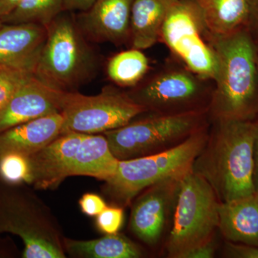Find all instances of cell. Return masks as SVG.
<instances>
[{
    "mask_svg": "<svg viewBox=\"0 0 258 258\" xmlns=\"http://www.w3.org/2000/svg\"><path fill=\"white\" fill-rule=\"evenodd\" d=\"M193 170L211 185L220 203L249 196L254 185V120H214Z\"/></svg>",
    "mask_w": 258,
    "mask_h": 258,
    "instance_id": "6da1fadb",
    "label": "cell"
},
{
    "mask_svg": "<svg viewBox=\"0 0 258 258\" xmlns=\"http://www.w3.org/2000/svg\"><path fill=\"white\" fill-rule=\"evenodd\" d=\"M218 67L208 113L213 120H252L258 116L257 46L247 28L214 36Z\"/></svg>",
    "mask_w": 258,
    "mask_h": 258,
    "instance_id": "7a4b0ae2",
    "label": "cell"
},
{
    "mask_svg": "<svg viewBox=\"0 0 258 258\" xmlns=\"http://www.w3.org/2000/svg\"><path fill=\"white\" fill-rule=\"evenodd\" d=\"M46 28V40L34 72L35 77L63 92H74L91 82L98 74L99 59L76 19L63 11Z\"/></svg>",
    "mask_w": 258,
    "mask_h": 258,
    "instance_id": "3957f363",
    "label": "cell"
},
{
    "mask_svg": "<svg viewBox=\"0 0 258 258\" xmlns=\"http://www.w3.org/2000/svg\"><path fill=\"white\" fill-rule=\"evenodd\" d=\"M206 123L189 137L162 152L120 160L114 175L106 181L108 194L117 203L128 205L136 196L168 178L184 176L208 142Z\"/></svg>",
    "mask_w": 258,
    "mask_h": 258,
    "instance_id": "277c9868",
    "label": "cell"
},
{
    "mask_svg": "<svg viewBox=\"0 0 258 258\" xmlns=\"http://www.w3.org/2000/svg\"><path fill=\"white\" fill-rule=\"evenodd\" d=\"M220 203L211 185L193 169L183 176L166 241L169 257L183 258L191 249L211 242L219 227Z\"/></svg>",
    "mask_w": 258,
    "mask_h": 258,
    "instance_id": "5b68a950",
    "label": "cell"
},
{
    "mask_svg": "<svg viewBox=\"0 0 258 258\" xmlns=\"http://www.w3.org/2000/svg\"><path fill=\"white\" fill-rule=\"evenodd\" d=\"M208 113V111L152 113L103 134L117 159H134L175 147L206 123Z\"/></svg>",
    "mask_w": 258,
    "mask_h": 258,
    "instance_id": "8992f818",
    "label": "cell"
},
{
    "mask_svg": "<svg viewBox=\"0 0 258 258\" xmlns=\"http://www.w3.org/2000/svg\"><path fill=\"white\" fill-rule=\"evenodd\" d=\"M160 40L186 69L213 82L218 67L217 54L212 33L195 0L176 2L163 25Z\"/></svg>",
    "mask_w": 258,
    "mask_h": 258,
    "instance_id": "52a82bcc",
    "label": "cell"
},
{
    "mask_svg": "<svg viewBox=\"0 0 258 258\" xmlns=\"http://www.w3.org/2000/svg\"><path fill=\"white\" fill-rule=\"evenodd\" d=\"M128 93L106 87L95 96L66 92L60 113L62 134L105 133L128 124L133 118L147 112Z\"/></svg>",
    "mask_w": 258,
    "mask_h": 258,
    "instance_id": "ba28073f",
    "label": "cell"
},
{
    "mask_svg": "<svg viewBox=\"0 0 258 258\" xmlns=\"http://www.w3.org/2000/svg\"><path fill=\"white\" fill-rule=\"evenodd\" d=\"M208 81L186 68L160 71L128 93V96L153 113H185L208 111L212 87Z\"/></svg>",
    "mask_w": 258,
    "mask_h": 258,
    "instance_id": "9c48e42d",
    "label": "cell"
},
{
    "mask_svg": "<svg viewBox=\"0 0 258 258\" xmlns=\"http://www.w3.org/2000/svg\"><path fill=\"white\" fill-rule=\"evenodd\" d=\"M3 232L14 234L22 239L24 258L66 257L53 229L20 197H0V233Z\"/></svg>",
    "mask_w": 258,
    "mask_h": 258,
    "instance_id": "30bf717a",
    "label": "cell"
},
{
    "mask_svg": "<svg viewBox=\"0 0 258 258\" xmlns=\"http://www.w3.org/2000/svg\"><path fill=\"white\" fill-rule=\"evenodd\" d=\"M184 176L168 178L153 184L134 203L131 230L142 242L155 244L160 240Z\"/></svg>",
    "mask_w": 258,
    "mask_h": 258,
    "instance_id": "8fae6325",
    "label": "cell"
},
{
    "mask_svg": "<svg viewBox=\"0 0 258 258\" xmlns=\"http://www.w3.org/2000/svg\"><path fill=\"white\" fill-rule=\"evenodd\" d=\"M64 93L32 76L0 113V133L45 115L60 113Z\"/></svg>",
    "mask_w": 258,
    "mask_h": 258,
    "instance_id": "7c38bea8",
    "label": "cell"
},
{
    "mask_svg": "<svg viewBox=\"0 0 258 258\" xmlns=\"http://www.w3.org/2000/svg\"><path fill=\"white\" fill-rule=\"evenodd\" d=\"M133 0H96L76 20L87 40L121 45L130 42Z\"/></svg>",
    "mask_w": 258,
    "mask_h": 258,
    "instance_id": "4fadbf2b",
    "label": "cell"
},
{
    "mask_svg": "<svg viewBox=\"0 0 258 258\" xmlns=\"http://www.w3.org/2000/svg\"><path fill=\"white\" fill-rule=\"evenodd\" d=\"M86 134L68 132L29 156L31 183L40 189L57 186L70 176L71 166Z\"/></svg>",
    "mask_w": 258,
    "mask_h": 258,
    "instance_id": "5bb4252c",
    "label": "cell"
},
{
    "mask_svg": "<svg viewBox=\"0 0 258 258\" xmlns=\"http://www.w3.org/2000/svg\"><path fill=\"white\" fill-rule=\"evenodd\" d=\"M47 37V28L37 23L3 24L0 28V68L35 72Z\"/></svg>",
    "mask_w": 258,
    "mask_h": 258,
    "instance_id": "9a60e30c",
    "label": "cell"
},
{
    "mask_svg": "<svg viewBox=\"0 0 258 258\" xmlns=\"http://www.w3.org/2000/svg\"><path fill=\"white\" fill-rule=\"evenodd\" d=\"M60 113L45 115L7 129L0 133V157L15 152L32 155L62 134Z\"/></svg>",
    "mask_w": 258,
    "mask_h": 258,
    "instance_id": "2e32d148",
    "label": "cell"
},
{
    "mask_svg": "<svg viewBox=\"0 0 258 258\" xmlns=\"http://www.w3.org/2000/svg\"><path fill=\"white\" fill-rule=\"evenodd\" d=\"M218 228L227 241L258 246V194L220 203Z\"/></svg>",
    "mask_w": 258,
    "mask_h": 258,
    "instance_id": "e0dca14e",
    "label": "cell"
},
{
    "mask_svg": "<svg viewBox=\"0 0 258 258\" xmlns=\"http://www.w3.org/2000/svg\"><path fill=\"white\" fill-rule=\"evenodd\" d=\"M177 0H133L131 10L132 47L146 50L160 40L163 25Z\"/></svg>",
    "mask_w": 258,
    "mask_h": 258,
    "instance_id": "ac0fdd59",
    "label": "cell"
},
{
    "mask_svg": "<svg viewBox=\"0 0 258 258\" xmlns=\"http://www.w3.org/2000/svg\"><path fill=\"white\" fill-rule=\"evenodd\" d=\"M119 159L105 135L86 134L71 166L70 176H89L107 181L114 175Z\"/></svg>",
    "mask_w": 258,
    "mask_h": 258,
    "instance_id": "d6986e66",
    "label": "cell"
},
{
    "mask_svg": "<svg viewBox=\"0 0 258 258\" xmlns=\"http://www.w3.org/2000/svg\"><path fill=\"white\" fill-rule=\"evenodd\" d=\"M214 36H223L247 28L249 0H195Z\"/></svg>",
    "mask_w": 258,
    "mask_h": 258,
    "instance_id": "ffe728a7",
    "label": "cell"
},
{
    "mask_svg": "<svg viewBox=\"0 0 258 258\" xmlns=\"http://www.w3.org/2000/svg\"><path fill=\"white\" fill-rule=\"evenodd\" d=\"M63 244L70 254L81 257L137 258L142 255L137 244L118 233L91 240L64 239Z\"/></svg>",
    "mask_w": 258,
    "mask_h": 258,
    "instance_id": "44dd1931",
    "label": "cell"
},
{
    "mask_svg": "<svg viewBox=\"0 0 258 258\" xmlns=\"http://www.w3.org/2000/svg\"><path fill=\"white\" fill-rule=\"evenodd\" d=\"M149 69V59L142 50L132 47L112 57L107 64L108 78L122 87H135Z\"/></svg>",
    "mask_w": 258,
    "mask_h": 258,
    "instance_id": "7402d4cb",
    "label": "cell"
},
{
    "mask_svg": "<svg viewBox=\"0 0 258 258\" xmlns=\"http://www.w3.org/2000/svg\"><path fill=\"white\" fill-rule=\"evenodd\" d=\"M62 10V0H23L9 15L4 24L37 23L47 27Z\"/></svg>",
    "mask_w": 258,
    "mask_h": 258,
    "instance_id": "603a6c76",
    "label": "cell"
},
{
    "mask_svg": "<svg viewBox=\"0 0 258 258\" xmlns=\"http://www.w3.org/2000/svg\"><path fill=\"white\" fill-rule=\"evenodd\" d=\"M0 177L8 184L31 183V169L28 156L15 152L1 156Z\"/></svg>",
    "mask_w": 258,
    "mask_h": 258,
    "instance_id": "cb8c5ba5",
    "label": "cell"
},
{
    "mask_svg": "<svg viewBox=\"0 0 258 258\" xmlns=\"http://www.w3.org/2000/svg\"><path fill=\"white\" fill-rule=\"evenodd\" d=\"M33 73L17 68H0V107L4 108Z\"/></svg>",
    "mask_w": 258,
    "mask_h": 258,
    "instance_id": "d4e9b609",
    "label": "cell"
},
{
    "mask_svg": "<svg viewBox=\"0 0 258 258\" xmlns=\"http://www.w3.org/2000/svg\"><path fill=\"white\" fill-rule=\"evenodd\" d=\"M123 222V209L116 207H107L96 216L97 227L106 235L118 233Z\"/></svg>",
    "mask_w": 258,
    "mask_h": 258,
    "instance_id": "484cf974",
    "label": "cell"
},
{
    "mask_svg": "<svg viewBox=\"0 0 258 258\" xmlns=\"http://www.w3.org/2000/svg\"><path fill=\"white\" fill-rule=\"evenodd\" d=\"M79 205L83 213L91 217L99 215L108 207L101 197L92 193L85 194L80 200Z\"/></svg>",
    "mask_w": 258,
    "mask_h": 258,
    "instance_id": "4316f807",
    "label": "cell"
},
{
    "mask_svg": "<svg viewBox=\"0 0 258 258\" xmlns=\"http://www.w3.org/2000/svg\"><path fill=\"white\" fill-rule=\"evenodd\" d=\"M224 254L232 258H258V246L227 241Z\"/></svg>",
    "mask_w": 258,
    "mask_h": 258,
    "instance_id": "83f0119b",
    "label": "cell"
},
{
    "mask_svg": "<svg viewBox=\"0 0 258 258\" xmlns=\"http://www.w3.org/2000/svg\"><path fill=\"white\" fill-rule=\"evenodd\" d=\"M247 29L258 48V0H249V15Z\"/></svg>",
    "mask_w": 258,
    "mask_h": 258,
    "instance_id": "f1b7e54d",
    "label": "cell"
},
{
    "mask_svg": "<svg viewBox=\"0 0 258 258\" xmlns=\"http://www.w3.org/2000/svg\"><path fill=\"white\" fill-rule=\"evenodd\" d=\"M215 247L213 240L191 249L183 258H212L215 255Z\"/></svg>",
    "mask_w": 258,
    "mask_h": 258,
    "instance_id": "f546056e",
    "label": "cell"
},
{
    "mask_svg": "<svg viewBox=\"0 0 258 258\" xmlns=\"http://www.w3.org/2000/svg\"><path fill=\"white\" fill-rule=\"evenodd\" d=\"M96 0H62L63 11L71 12L75 10L86 12L94 5Z\"/></svg>",
    "mask_w": 258,
    "mask_h": 258,
    "instance_id": "4dcf8cb0",
    "label": "cell"
},
{
    "mask_svg": "<svg viewBox=\"0 0 258 258\" xmlns=\"http://www.w3.org/2000/svg\"><path fill=\"white\" fill-rule=\"evenodd\" d=\"M254 121L256 131L254 142V185L255 192L258 194V116Z\"/></svg>",
    "mask_w": 258,
    "mask_h": 258,
    "instance_id": "1f68e13d",
    "label": "cell"
},
{
    "mask_svg": "<svg viewBox=\"0 0 258 258\" xmlns=\"http://www.w3.org/2000/svg\"><path fill=\"white\" fill-rule=\"evenodd\" d=\"M23 0H0V17L3 19L11 13Z\"/></svg>",
    "mask_w": 258,
    "mask_h": 258,
    "instance_id": "d6a6232c",
    "label": "cell"
},
{
    "mask_svg": "<svg viewBox=\"0 0 258 258\" xmlns=\"http://www.w3.org/2000/svg\"><path fill=\"white\" fill-rule=\"evenodd\" d=\"M3 24L4 23H3V20H2L1 17H0V28H1L2 26H3Z\"/></svg>",
    "mask_w": 258,
    "mask_h": 258,
    "instance_id": "836d02e7",
    "label": "cell"
},
{
    "mask_svg": "<svg viewBox=\"0 0 258 258\" xmlns=\"http://www.w3.org/2000/svg\"><path fill=\"white\" fill-rule=\"evenodd\" d=\"M257 68H258V48L257 50Z\"/></svg>",
    "mask_w": 258,
    "mask_h": 258,
    "instance_id": "e575fe53",
    "label": "cell"
},
{
    "mask_svg": "<svg viewBox=\"0 0 258 258\" xmlns=\"http://www.w3.org/2000/svg\"><path fill=\"white\" fill-rule=\"evenodd\" d=\"M3 108H2V107H0V113H1L2 110H3Z\"/></svg>",
    "mask_w": 258,
    "mask_h": 258,
    "instance_id": "d590c367",
    "label": "cell"
}]
</instances>
